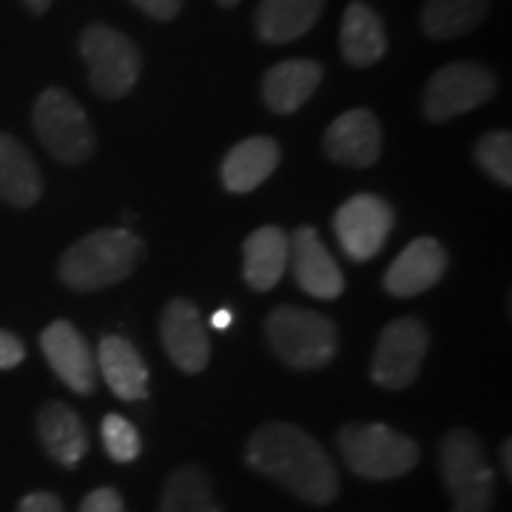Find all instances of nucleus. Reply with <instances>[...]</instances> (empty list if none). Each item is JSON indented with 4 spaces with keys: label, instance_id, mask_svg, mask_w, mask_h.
I'll use <instances>...</instances> for the list:
<instances>
[{
    "label": "nucleus",
    "instance_id": "nucleus-31",
    "mask_svg": "<svg viewBox=\"0 0 512 512\" xmlns=\"http://www.w3.org/2000/svg\"><path fill=\"white\" fill-rule=\"evenodd\" d=\"M18 512H66L60 498L52 493H29L20 498Z\"/></svg>",
    "mask_w": 512,
    "mask_h": 512
},
{
    "label": "nucleus",
    "instance_id": "nucleus-10",
    "mask_svg": "<svg viewBox=\"0 0 512 512\" xmlns=\"http://www.w3.org/2000/svg\"><path fill=\"white\" fill-rule=\"evenodd\" d=\"M390 228L393 208L373 194H356L333 214L336 239L353 262H367L379 254L390 237Z\"/></svg>",
    "mask_w": 512,
    "mask_h": 512
},
{
    "label": "nucleus",
    "instance_id": "nucleus-35",
    "mask_svg": "<svg viewBox=\"0 0 512 512\" xmlns=\"http://www.w3.org/2000/svg\"><path fill=\"white\" fill-rule=\"evenodd\" d=\"M217 3H220V6H225V9H231V6H237L239 0H217Z\"/></svg>",
    "mask_w": 512,
    "mask_h": 512
},
{
    "label": "nucleus",
    "instance_id": "nucleus-4",
    "mask_svg": "<svg viewBox=\"0 0 512 512\" xmlns=\"http://www.w3.org/2000/svg\"><path fill=\"white\" fill-rule=\"evenodd\" d=\"M265 336L276 356L296 370L330 365L339 348V330L328 316L293 305H279L268 313Z\"/></svg>",
    "mask_w": 512,
    "mask_h": 512
},
{
    "label": "nucleus",
    "instance_id": "nucleus-15",
    "mask_svg": "<svg viewBox=\"0 0 512 512\" xmlns=\"http://www.w3.org/2000/svg\"><path fill=\"white\" fill-rule=\"evenodd\" d=\"M447 271V251L439 239L419 237L413 239L402 254L393 259V265L384 274V291L407 299L430 291Z\"/></svg>",
    "mask_w": 512,
    "mask_h": 512
},
{
    "label": "nucleus",
    "instance_id": "nucleus-7",
    "mask_svg": "<svg viewBox=\"0 0 512 512\" xmlns=\"http://www.w3.org/2000/svg\"><path fill=\"white\" fill-rule=\"evenodd\" d=\"M35 134L60 163H86L94 151V131L83 106L63 89H46L35 103Z\"/></svg>",
    "mask_w": 512,
    "mask_h": 512
},
{
    "label": "nucleus",
    "instance_id": "nucleus-30",
    "mask_svg": "<svg viewBox=\"0 0 512 512\" xmlns=\"http://www.w3.org/2000/svg\"><path fill=\"white\" fill-rule=\"evenodd\" d=\"M131 3L154 20H174L183 9V0H131Z\"/></svg>",
    "mask_w": 512,
    "mask_h": 512
},
{
    "label": "nucleus",
    "instance_id": "nucleus-21",
    "mask_svg": "<svg viewBox=\"0 0 512 512\" xmlns=\"http://www.w3.org/2000/svg\"><path fill=\"white\" fill-rule=\"evenodd\" d=\"M339 49H342V57L356 69L379 63L387 52V32H384L382 18L362 0H353L342 18Z\"/></svg>",
    "mask_w": 512,
    "mask_h": 512
},
{
    "label": "nucleus",
    "instance_id": "nucleus-3",
    "mask_svg": "<svg viewBox=\"0 0 512 512\" xmlns=\"http://www.w3.org/2000/svg\"><path fill=\"white\" fill-rule=\"evenodd\" d=\"M339 450L350 473L370 481L407 476L419 464V444L387 424L350 421L339 430Z\"/></svg>",
    "mask_w": 512,
    "mask_h": 512
},
{
    "label": "nucleus",
    "instance_id": "nucleus-12",
    "mask_svg": "<svg viewBox=\"0 0 512 512\" xmlns=\"http://www.w3.org/2000/svg\"><path fill=\"white\" fill-rule=\"evenodd\" d=\"M160 339L171 362L183 373H200L211 359V342L200 308L188 299H171L160 316Z\"/></svg>",
    "mask_w": 512,
    "mask_h": 512
},
{
    "label": "nucleus",
    "instance_id": "nucleus-14",
    "mask_svg": "<svg viewBox=\"0 0 512 512\" xmlns=\"http://www.w3.org/2000/svg\"><path fill=\"white\" fill-rule=\"evenodd\" d=\"M322 146L333 163L370 168L382 154V126L373 111L350 109L330 123Z\"/></svg>",
    "mask_w": 512,
    "mask_h": 512
},
{
    "label": "nucleus",
    "instance_id": "nucleus-27",
    "mask_svg": "<svg viewBox=\"0 0 512 512\" xmlns=\"http://www.w3.org/2000/svg\"><path fill=\"white\" fill-rule=\"evenodd\" d=\"M103 447H106L111 461L128 464V461L140 456L143 441H140V433H137V427L131 421L117 416V413H109L103 419Z\"/></svg>",
    "mask_w": 512,
    "mask_h": 512
},
{
    "label": "nucleus",
    "instance_id": "nucleus-18",
    "mask_svg": "<svg viewBox=\"0 0 512 512\" xmlns=\"http://www.w3.org/2000/svg\"><path fill=\"white\" fill-rule=\"evenodd\" d=\"M37 436H40V444L46 447V453L63 467H77L89 450L86 424L69 404L63 402H46L40 407Z\"/></svg>",
    "mask_w": 512,
    "mask_h": 512
},
{
    "label": "nucleus",
    "instance_id": "nucleus-9",
    "mask_svg": "<svg viewBox=\"0 0 512 512\" xmlns=\"http://www.w3.org/2000/svg\"><path fill=\"white\" fill-rule=\"evenodd\" d=\"M427 348H430V330L421 319L402 316L390 322L382 330L376 353H373V365H370L373 382L387 390L410 387L419 376Z\"/></svg>",
    "mask_w": 512,
    "mask_h": 512
},
{
    "label": "nucleus",
    "instance_id": "nucleus-24",
    "mask_svg": "<svg viewBox=\"0 0 512 512\" xmlns=\"http://www.w3.org/2000/svg\"><path fill=\"white\" fill-rule=\"evenodd\" d=\"M487 9L490 0H427L421 9V29L436 40L461 37L487 18Z\"/></svg>",
    "mask_w": 512,
    "mask_h": 512
},
{
    "label": "nucleus",
    "instance_id": "nucleus-26",
    "mask_svg": "<svg viewBox=\"0 0 512 512\" xmlns=\"http://www.w3.org/2000/svg\"><path fill=\"white\" fill-rule=\"evenodd\" d=\"M476 163L504 188L512 185V137L510 131H490L476 143Z\"/></svg>",
    "mask_w": 512,
    "mask_h": 512
},
{
    "label": "nucleus",
    "instance_id": "nucleus-22",
    "mask_svg": "<svg viewBox=\"0 0 512 512\" xmlns=\"http://www.w3.org/2000/svg\"><path fill=\"white\" fill-rule=\"evenodd\" d=\"M325 9V0H262L256 6V35L265 43H293L308 35Z\"/></svg>",
    "mask_w": 512,
    "mask_h": 512
},
{
    "label": "nucleus",
    "instance_id": "nucleus-5",
    "mask_svg": "<svg viewBox=\"0 0 512 512\" xmlns=\"http://www.w3.org/2000/svg\"><path fill=\"white\" fill-rule=\"evenodd\" d=\"M441 476L453 493V512H490L495 473L473 430L456 427L441 439Z\"/></svg>",
    "mask_w": 512,
    "mask_h": 512
},
{
    "label": "nucleus",
    "instance_id": "nucleus-25",
    "mask_svg": "<svg viewBox=\"0 0 512 512\" xmlns=\"http://www.w3.org/2000/svg\"><path fill=\"white\" fill-rule=\"evenodd\" d=\"M160 512H222L211 478L205 476V470L197 464H185L177 467L163 490V504Z\"/></svg>",
    "mask_w": 512,
    "mask_h": 512
},
{
    "label": "nucleus",
    "instance_id": "nucleus-1",
    "mask_svg": "<svg viewBox=\"0 0 512 512\" xmlns=\"http://www.w3.org/2000/svg\"><path fill=\"white\" fill-rule=\"evenodd\" d=\"M245 461L313 507H325L339 495V476L330 456L296 424H262L245 447Z\"/></svg>",
    "mask_w": 512,
    "mask_h": 512
},
{
    "label": "nucleus",
    "instance_id": "nucleus-34",
    "mask_svg": "<svg viewBox=\"0 0 512 512\" xmlns=\"http://www.w3.org/2000/svg\"><path fill=\"white\" fill-rule=\"evenodd\" d=\"M35 15H43V12H49V6H52V0H23Z\"/></svg>",
    "mask_w": 512,
    "mask_h": 512
},
{
    "label": "nucleus",
    "instance_id": "nucleus-33",
    "mask_svg": "<svg viewBox=\"0 0 512 512\" xmlns=\"http://www.w3.org/2000/svg\"><path fill=\"white\" fill-rule=\"evenodd\" d=\"M211 325H214V328H217V330L231 328V311H217V313H214Z\"/></svg>",
    "mask_w": 512,
    "mask_h": 512
},
{
    "label": "nucleus",
    "instance_id": "nucleus-29",
    "mask_svg": "<svg viewBox=\"0 0 512 512\" xmlns=\"http://www.w3.org/2000/svg\"><path fill=\"white\" fill-rule=\"evenodd\" d=\"M23 356H26V348H23L18 336L9 333V330H0V370L18 367L23 362Z\"/></svg>",
    "mask_w": 512,
    "mask_h": 512
},
{
    "label": "nucleus",
    "instance_id": "nucleus-23",
    "mask_svg": "<svg viewBox=\"0 0 512 512\" xmlns=\"http://www.w3.org/2000/svg\"><path fill=\"white\" fill-rule=\"evenodd\" d=\"M40 191L43 183L32 154L12 134L0 131V200L15 208H32Z\"/></svg>",
    "mask_w": 512,
    "mask_h": 512
},
{
    "label": "nucleus",
    "instance_id": "nucleus-16",
    "mask_svg": "<svg viewBox=\"0 0 512 512\" xmlns=\"http://www.w3.org/2000/svg\"><path fill=\"white\" fill-rule=\"evenodd\" d=\"M322 74H325V69L316 60H308V57L282 60L265 74L262 100L276 114H293V111L302 109L313 97V92L319 89Z\"/></svg>",
    "mask_w": 512,
    "mask_h": 512
},
{
    "label": "nucleus",
    "instance_id": "nucleus-6",
    "mask_svg": "<svg viewBox=\"0 0 512 512\" xmlns=\"http://www.w3.org/2000/svg\"><path fill=\"white\" fill-rule=\"evenodd\" d=\"M80 55L86 60L92 89L103 100L126 97L140 80L143 60H140L137 46L131 43V37L111 26H103V23L89 26L80 35Z\"/></svg>",
    "mask_w": 512,
    "mask_h": 512
},
{
    "label": "nucleus",
    "instance_id": "nucleus-28",
    "mask_svg": "<svg viewBox=\"0 0 512 512\" xmlns=\"http://www.w3.org/2000/svg\"><path fill=\"white\" fill-rule=\"evenodd\" d=\"M80 512H126V507H123V498H120L117 490L100 487V490H92L83 498Z\"/></svg>",
    "mask_w": 512,
    "mask_h": 512
},
{
    "label": "nucleus",
    "instance_id": "nucleus-20",
    "mask_svg": "<svg viewBox=\"0 0 512 512\" xmlns=\"http://www.w3.org/2000/svg\"><path fill=\"white\" fill-rule=\"evenodd\" d=\"M288 234L279 225H262L256 228L251 237L245 239V282L254 291H271L274 285H279L282 274L288 271Z\"/></svg>",
    "mask_w": 512,
    "mask_h": 512
},
{
    "label": "nucleus",
    "instance_id": "nucleus-17",
    "mask_svg": "<svg viewBox=\"0 0 512 512\" xmlns=\"http://www.w3.org/2000/svg\"><path fill=\"white\" fill-rule=\"evenodd\" d=\"M97 367L109 390L123 402L148 399V367L137 348L123 336H103L97 348Z\"/></svg>",
    "mask_w": 512,
    "mask_h": 512
},
{
    "label": "nucleus",
    "instance_id": "nucleus-13",
    "mask_svg": "<svg viewBox=\"0 0 512 512\" xmlns=\"http://www.w3.org/2000/svg\"><path fill=\"white\" fill-rule=\"evenodd\" d=\"M288 265H291L293 279L302 291L313 299H336L345 291V276L336 259L325 248L322 237L313 228H296L288 237Z\"/></svg>",
    "mask_w": 512,
    "mask_h": 512
},
{
    "label": "nucleus",
    "instance_id": "nucleus-8",
    "mask_svg": "<svg viewBox=\"0 0 512 512\" xmlns=\"http://www.w3.org/2000/svg\"><path fill=\"white\" fill-rule=\"evenodd\" d=\"M498 92V80L478 63H450L427 80L421 109L433 123H447L458 114L484 106Z\"/></svg>",
    "mask_w": 512,
    "mask_h": 512
},
{
    "label": "nucleus",
    "instance_id": "nucleus-2",
    "mask_svg": "<svg viewBox=\"0 0 512 512\" xmlns=\"http://www.w3.org/2000/svg\"><path fill=\"white\" fill-rule=\"evenodd\" d=\"M143 254V242L126 228H100L60 259V279L72 291H103L123 282L137 268Z\"/></svg>",
    "mask_w": 512,
    "mask_h": 512
},
{
    "label": "nucleus",
    "instance_id": "nucleus-11",
    "mask_svg": "<svg viewBox=\"0 0 512 512\" xmlns=\"http://www.w3.org/2000/svg\"><path fill=\"white\" fill-rule=\"evenodd\" d=\"M40 350L46 356V362L52 365L57 379L74 390L77 396H89L97 387V362H94L92 350L86 345V339L80 336V330L72 322L57 319L49 328L40 333Z\"/></svg>",
    "mask_w": 512,
    "mask_h": 512
},
{
    "label": "nucleus",
    "instance_id": "nucleus-32",
    "mask_svg": "<svg viewBox=\"0 0 512 512\" xmlns=\"http://www.w3.org/2000/svg\"><path fill=\"white\" fill-rule=\"evenodd\" d=\"M501 464H504V476H512V441L507 439L501 444Z\"/></svg>",
    "mask_w": 512,
    "mask_h": 512
},
{
    "label": "nucleus",
    "instance_id": "nucleus-19",
    "mask_svg": "<svg viewBox=\"0 0 512 512\" xmlns=\"http://www.w3.org/2000/svg\"><path fill=\"white\" fill-rule=\"evenodd\" d=\"M279 165V146L271 137H248L222 160V185L231 194H251Z\"/></svg>",
    "mask_w": 512,
    "mask_h": 512
}]
</instances>
